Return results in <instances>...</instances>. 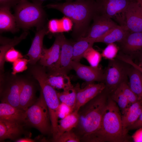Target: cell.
I'll use <instances>...</instances> for the list:
<instances>
[{
    "label": "cell",
    "mask_w": 142,
    "mask_h": 142,
    "mask_svg": "<svg viewBox=\"0 0 142 142\" xmlns=\"http://www.w3.org/2000/svg\"><path fill=\"white\" fill-rule=\"evenodd\" d=\"M45 7L58 10L72 21L73 26L72 35L75 41L85 37L90 23L96 13L93 0H77L52 3Z\"/></svg>",
    "instance_id": "1"
},
{
    "label": "cell",
    "mask_w": 142,
    "mask_h": 142,
    "mask_svg": "<svg viewBox=\"0 0 142 142\" xmlns=\"http://www.w3.org/2000/svg\"><path fill=\"white\" fill-rule=\"evenodd\" d=\"M120 109L110 98L107 102L99 129L82 141L88 142H124L129 141L124 132Z\"/></svg>",
    "instance_id": "2"
},
{
    "label": "cell",
    "mask_w": 142,
    "mask_h": 142,
    "mask_svg": "<svg viewBox=\"0 0 142 142\" xmlns=\"http://www.w3.org/2000/svg\"><path fill=\"white\" fill-rule=\"evenodd\" d=\"M108 94L105 89L79 109V122L75 128L77 135L82 141L99 128L106 106Z\"/></svg>",
    "instance_id": "3"
},
{
    "label": "cell",
    "mask_w": 142,
    "mask_h": 142,
    "mask_svg": "<svg viewBox=\"0 0 142 142\" xmlns=\"http://www.w3.org/2000/svg\"><path fill=\"white\" fill-rule=\"evenodd\" d=\"M31 73L40 85L45 101L48 108L51 124L52 134L55 139L58 133V110L60 102L57 92L48 82L45 67L35 66L31 69Z\"/></svg>",
    "instance_id": "4"
},
{
    "label": "cell",
    "mask_w": 142,
    "mask_h": 142,
    "mask_svg": "<svg viewBox=\"0 0 142 142\" xmlns=\"http://www.w3.org/2000/svg\"><path fill=\"white\" fill-rule=\"evenodd\" d=\"M14 7V16L18 27L27 29L45 25L46 16L42 5L21 0Z\"/></svg>",
    "instance_id": "5"
},
{
    "label": "cell",
    "mask_w": 142,
    "mask_h": 142,
    "mask_svg": "<svg viewBox=\"0 0 142 142\" xmlns=\"http://www.w3.org/2000/svg\"><path fill=\"white\" fill-rule=\"evenodd\" d=\"M24 124L36 128L43 134H52L49 110L41 90L39 97L26 111Z\"/></svg>",
    "instance_id": "6"
},
{
    "label": "cell",
    "mask_w": 142,
    "mask_h": 142,
    "mask_svg": "<svg viewBox=\"0 0 142 142\" xmlns=\"http://www.w3.org/2000/svg\"><path fill=\"white\" fill-rule=\"evenodd\" d=\"M130 64L117 58L109 60L104 70L105 89L111 94L123 82L127 81L128 71Z\"/></svg>",
    "instance_id": "7"
},
{
    "label": "cell",
    "mask_w": 142,
    "mask_h": 142,
    "mask_svg": "<svg viewBox=\"0 0 142 142\" xmlns=\"http://www.w3.org/2000/svg\"><path fill=\"white\" fill-rule=\"evenodd\" d=\"M96 13L115 19L120 26H126L125 12L132 0H93Z\"/></svg>",
    "instance_id": "8"
},
{
    "label": "cell",
    "mask_w": 142,
    "mask_h": 142,
    "mask_svg": "<svg viewBox=\"0 0 142 142\" xmlns=\"http://www.w3.org/2000/svg\"><path fill=\"white\" fill-rule=\"evenodd\" d=\"M73 42L67 39L65 36L64 37L62 42L59 59L52 67L48 69V73L67 74L72 69Z\"/></svg>",
    "instance_id": "9"
},
{
    "label": "cell",
    "mask_w": 142,
    "mask_h": 142,
    "mask_svg": "<svg viewBox=\"0 0 142 142\" xmlns=\"http://www.w3.org/2000/svg\"><path fill=\"white\" fill-rule=\"evenodd\" d=\"M120 53L131 59L142 52V32L129 31L124 38L118 43Z\"/></svg>",
    "instance_id": "10"
},
{
    "label": "cell",
    "mask_w": 142,
    "mask_h": 142,
    "mask_svg": "<svg viewBox=\"0 0 142 142\" xmlns=\"http://www.w3.org/2000/svg\"><path fill=\"white\" fill-rule=\"evenodd\" d=\"M74 86L76 91V100L74 111H77L81 106L101 93L105 88L103 82L87 83L82 88L78 83Z\"/></svg>",
    "instance_id": "11"
},
{
    "label": "cell",
    "mask_w": 142,
    "mask_h": 142,
    "mask_svg": "<svg viewBox=\"0 0 142 142\" xmlns=\"http://www.w3.org/2000/svg\"><path fill=\"white\" fill-rule=\"evenodd\" d=\"M93 23L85 37L95 40L103 35L118 25L111 18L97 13L94 16Z\"/></svg>",
    "instance_id": "12"
},
{
    "label": "cell",
    "mask_w": 142,
    "mask_h": 142,
    "mask_svg": "<svg viewBox=\"0 0 142 142\" xmlns=\"http://www.w3.org/2000/svg\"><path fill=\"white\" fill-rule=\"evenodd\" d=\"M72 66V69L75 71L78 77L87 83L95 82L104 83V70L100 68L85 65L79 62L73 60Z\"/></svg>",
    "instance_id": "13"
},
{
    "label": "cell",
    "mask_w": 142,
    "mask_h": 142,
    "mask_svg": "<svg viewBox=\"0 0 142 142\" xmlns=\"http://www.w3.org/2000/svg\"><path fill=\"white\" fill-rule=\"evenodd\" d=\"M125 25L129 31L142 32V8L137 0H132L125 14Z\"/></svg>",
    "instance_id": "14"
},
{
    "label": "cell",
    "mask_w": 142,
    "mask_h": 142,
    "mask_svg": "<svg viewBox=\"0 0 142 142\" xmlns=\"http://www.w3.org/2000/svg\"><path fill=\"white\" fill-rule=\"evenodd\" d=\"M64 36L62 33L56 34L55 39L50 47H43L40 59L41 66L48 69L52 67L58 61L60 56L62 42Z\"/></svg>",
    "instance_id": "15"
},
{
    "label": "cell",
    "mask_w": 142,
    "mask_h": 142,
    "mask_svg": "<svg viewBox=\"0 0 142 142\" xmlns=\"http://www.w3.org/2000/svg\"><path fill=\"white\" fill-rule=\"evenodd\" d=\"M22 79H16L1 89V102L6 103L18 108L19 107V95Z\"/></svg>",
    "instance_id": "16"
},
{
    "label": "cell",
    "mask_w": 142,
    "mask_h": 142,
    "mask_svg": "<svg viewBox=\"0 0 142 142\" xmlns=\"http://www.w3.org/2000/svg\"><path fill=\"white\" fill-rule=\"evenodd\" d=\"M37 28L31 46L26 54L29 58V63L33 65L40 59L43 47V39L49 32L48 28L45 25Z\"/></svg>",
    "instance_id": "17"
},
{
    "label": "cell",
    "mask_w": 142,
    "mask_h": 142,
    "mask_svg": "<svg viewBox=\"0 0 142 142\" xmlns=\"http://www.w3.org/2000/svg\"><path fill=\"white\" fill-rule=\"evenodd\" d=\"M26 111L8 104H0V120L12 123L24 124Z\"/></svg>",
    "instance_id": "18"
},
{
    "label": "cell",
    "mask_w": 142,
    "mask_h": 142,
    "mask_svg": "<svg viewBox=\"0 0 142 142\" xmlns=\"http://www.w3.org/2000/svg\"><path fill=\"white\" fill-rule=\"evenodd\" d=\"M37 99L33 83L28 80L22 79L19 95L20 108L26 111Z\"/></svg>",
    "instance_id": "19"
},
{
    "label": "cell",
    "mask_w": 142,
    "mask_h": 142,
    "mask_svg": "<svg viewBox=\"0 0 142 142\" xmlns=\"http://www.w3.org/2000/svg\"><path fill=\"white\" fill-rule=\"evenodd\" d=\"M127 62L130 64L127 73L128 85L132 90L142 99V72L134 64L132 60L128 59Z\"/></svg>",
    "instance_id": "20"
},
{
    "label": "cell",
    "mask_w": 142,
    "mask_h": 142,
    "mask_svg": "<svg viewBox=\"0 0 142 142\" xmlns=\"http://www.w3.org/2000/svg\"><path fill=\"white\" fill-rule=\"evenodd\" d=\"M23 131L22 124L0 120V142L7 139L15 141Z\"/></svg>",
    "instance_id": "21"
},
{
    "label": "cell",
    "mask_w": 142,
    "mask_h": 142,
    "mask_svg": "<svg viewBox=\"0 0 142 142\" xmlns=\"http://www.w3.org/2000/svg\"><path fill=\"white\" fill-rule=\"evenodd\" d=\"M126 26H118L112 28L95 40V42H101L108 44L121 42L129 32Z\"/></svg>",
    "instance_id": "22"
},
{
    "label": "cell",
    "mask_w": 142,
    "mask_h": 142,
    "mask_svg": "<svg viewBox=\"0 0 142 142\" xmlns=\"http://www.w3.org/2000/svg\"><path fill=\"white\" fill-rule=\"evenodd\" d=\"M10 8L0 7V31L14 33L18 31L15 18L11 13Z\"/></svg>",
    "instance_id": "23"
},
{
    "label": "cell",
    "mask_w": 142,
    "mask_h": 142,
    "mask_svg": "<svg viewBox=\"0 0 142 142\" xmlns=\"http://www.w3.org/2000/svg\"><path fill=\"white\" fill-rule=\"evenodd\" d=\"M67 74L61 73H47L48 83L55 89H67L73 86Z\"/></svg>",
    "instance_id": "24"
},
{
    "label": "cell",
    "mask_w": 142,
    "mask_h": 142,
    "mask_svg": "<svg viewBox=\"0 0 142 142\" xmlns=\"http://www.w3.org/2000/svg\"><path fill=\"white\" fill-rule=\"evenodd\" d=\"M95 40L86 37L80 38L73 42V60L80 62L83 58L85 52L93 47Z\"/></svg>",
    "instance_id": "25"
},
{
    "label": "cell",
    "mask_w": 142,
    "mask_h": 142,
    "mask_svg": "<svg viewBox=\"0 0 142 142\" xmlns=\"http://www.w3.org/2000/svg\"><path fill=\"white\" fill-rule=\"evenodd\" d=\"M28 34V32H25L20 36L15 37L12 39L0 37V43L1 44L0 47V69L1 71H3L4 66L5 62L4 57L7 51L11 48L14 47L18 44L22 40L24 39Z\"/></svg>",
    "instance_id": "26"
},
{
    "label": "cell",
    "mask_w": 142,
    "mask_h": 142,
    "mask_svg": "<svg viewBox=\"0 0 142 142\" xmlns=\"http://www.w3.org/2000/svg\"><path fill=\"white\" fill-rule=\"evenodd\" d=\"M78 111L74 110L64 118L58 121V133L57 139L64 133L72 130L75 128L78 123L79 117Z\"/></svg>",
    "instance_id": "27"
},
{
    "label": "cell",
    "mask_w": 142,
    "mask_h": 142,
    "mask_svg": "<svg viewBox=\"0 0 142 142\" xmlns=\"http://www.w3.org/2000/svg\"><path fill=\"white\" fill-rule=\"evenodd\" d=\"M57 94L61 103L71 107L74 110L76 100V91L74 86L62 92H57Z\"/></svg>",
    "instance_id": "28"
},
{
    "label": "cell",
    "mask_w": 142,
    "mask_h": 142,
    "mask_svg": "<svg viewBox=\"0 0 142 142\" xmlns=\"http://www.w3.org/2000/svg\"><path fill=\"white\" fill-rule=\"evenodd\" d=\"M111 99L116 104L122 115L130 105L126 97L118 87L111 94Z\"/></svg>",
    "instance_id": "29"
},
{
    "label": "cell",
    "mask_w": 142,
    "mask_h": 142,
    "mask_svg": "<svg viewBox=\"0 0 142 142\" xmlns=\"http://www.w3.org/2000/svg\"><path fill=\"white\" fill-rule=\"evenodd\" d=\"M142 111V106L135 111L124 114L121 115L123 128L124 133L127 135V128L134 123L138 119Z\"/></svg>",
    "instance_id": "30"
},
{
    "label": "cell",
    "mask_w": 142,
    "mask_h": 142,
    "mask_svg": "<svg viewBox=\"0 0 142 142\" xmlns=\"http://www.w3.org/2000/svg\"><path fill=\"white\" fill-rule=\"evenodd\" d=\"M102 57L101 54L92 47L85 52L83 58L87 60L91 66L98 67Z\"/></svg>",
    "instance_id": "31"
},
{
    "label": "cell",
    "mask_w": 142,
    "mask_h": 142,
    "mask_svg": "<svg viewBox=\"0 0 142 142\" xmlns=\"http://www.w3.org/2000/svg\"><path fill=\"white\" fill-rule=\"evenodd\" d=\"M106 47L103 50L101 55L105 59L110 60L116 58L120 50L118 46L115 43L107 44Z\"/></svg>",
    "instance_id": "32"
},
{
    "label": "cell",
    "mask_w": 142,
    "mask_h": 142,
    "mask_svg": "<svg viewBox=\"0 0 142 142\" xmlns=\"http://www.w3.org/2000/svg\"><path fill=\"white\" fill-rule=\"evenodd\" d=\"M118 87L126 97L130 105L140 99L131 89L127 81L122 82Z\"/></svg>",
    "instance_id": "33"
},
{
    "label": "cell",
    "mask_w": 142,
    "mask_h": 142,
    "mask_svg": "<svg viewBox=\"0 0 142 142\" xmlns=\"http://www.w3.org/2000/svg\"><path fill=\"white\" fill-rule=\"evenodd\" d=\"M80 138L73 131L65 132L60 135L57 139L53 140L56 142H79Z\"/></svg>",
    "instance_id": "34"
},
{
    "label": "cell",
    "mask_w": 142,
    "mask_h": 142,
    "mask_svg": "<svg viewBox=\"0 0 142 142\" xmlns=\"http://www.w3.org/2000/svg\"><path fill=\"white\" fill-rule=\"evenodd\" d=\"M29 62V59L23 58L16 60L13 63L12 74L14 75L26 70L27 69V64Z\"/></svg>",
    "instance_id": "35"
},
{
    "label": "cell",
    "mask_w": 142,
    "mask_h": 142,
    "mask_svg": "<svg viewBox=\"0 0 142 142\" xmlns=\"http://www.w3.org/2000/svg\"><path fill=\"white\" fill-rule=\"evenodd\" d=\"M23 56L18 50L14 49V47L11 48L6 53L4 59L5 61L13 63L17 59L23 58Z\"/></svg>",
    "instance_id": "36"
},
{
    "label": "cell",
    "mask_w": 142,
    "mask_h": 142,
    "mask_svg": "<svg viewBox=\"0 0 142 142\" xmlns=\"http://www.w3.org/2000/svg\"><path fill=\"white\" fill-rule=\"evenodd\" d=\"M48 29L49 32L52 33L56 34L62 33L60 19H52L48 22Z\"/></svg>",
    "instance_id": "37"
},
{
    "label": "cell",
    "mask_w": 142,
    "mask_h": 142,
    "mask_svg": "<svg viewBox=\"0 0 142 142\" xmlns=\"http://www.w3.org/2000/svg\"><path fill=\"white\" fill-rule=\"evenodd\" d=\"M74 111V109L71 107L60 102L58 110V119H61L64 118Z\"/></svg>",
    "instance_id": "38"
},
{
    "label": "cell",
    "mask_w": 142,
    "mask_h": 142,
    "mask_svg": "<svg viewBox=\"0 0 142 142\" xmlns=\"http://www.w3.org/2000/svg\"><path fill=\"white\" fill-rule=\"evenodd\" d=\"M62 32H67L70 31L73 28V23L69 18L64 16L60 19Z\"/></svg>",
    "instance_id": "39"
},
{
    "label": "cell",
    "mask_w": 142,
    "mask_h": 142,
    "mask_svg": "<svg viewBox=\"0 0 142 142\" xmlns=\"http://www.w3.org/2000/svg\"><path fill=\"white\" fill-rule=\"evenodd\" d=\"M21 0H0V7L11 8L14 7Z\"/></svg>",
    "instance_id": "40"
},
{
    "label": "cell",
    "mask_w": 142,
    "mask_h": 142,
    "mask_svg": "<svg viewBox=\"0 0 142 142\" xmlns=\"http://www.w3.org/2000/svg\"><path fill=\"white\" fill-rule=\"evenodd\" d=\"M142 127V111L138 119L133 124L129 126L126 129V131L138 129Z\"/></svg>",
    "instance_id": "41"
},
{
    "label": "cell",
    "mask_w": 142,
    "mask_h": 142,
    "mask_svg": "<svg viewBox=\"0 0 142 142\" xmlns=\"http://www.w3.org/2000/svg\"><path fill=\"white\" fill-rule=\"evenodd\" d=\"M131 138L134 142H142V127L137 129Z\"/></svg>",
    "instance_id": "42"
},
{
    "label": "cell",
    "mask_w": 142,
    "mask_h": 142,
    "mask_svg": "<svg viewBox=\"0 0 142 142\" xmlns=\"http://www.w3.org/2000/svg\"><path fill=\"white\" fill-rule=\"evenodd\" d=\"M16 142H34L35 140L29 137L19 138L16 140Z\"/></svg>",
    "instance_id": "43"
},
{
    "label": "cell",
    "mask_w": 142,
    "mask_h": 142,
    "mask_svg": "<svg viewBox=\"0 0 142 142\" xmlns=\"http://www.w3.org/2000/svg\"><path fill=\"white\" fill-rule=\"evenodd\" d=\"M136 58L138 59L137 63H134L139 67L142 68V52L140 53Z\"/></svg>",
    "instance_id": "44"
},
{
    "label": "cell",
    "mask_w": 142,
    "mask_h": 142,
    "mask_svg": "<svg viewBox=\"0 0 142 142\" xmlns=\"http://www.w3.org/2000/svg\"><path fill=\"white\" fill-rule=\"evenodd\" d=\"M32 2L34 3H35L38 4L42 5V4L43 2L46 0H31Z\"/></svg>",
    "instance_id": "45"
},
{
    "label": "cell",
    "mask_w": 142,
    "mask_h": 142,
    "mask_svg": "<svg viewBox=\"0 0 142 142\" xmlns=\"http://www.w3.org/2000/svg\"><path fill=\"white\" fill-rule=\"evenodd\" d=\"M142 8V0H137Z\"/></svg>",
    "instance_id": "46"
},
{
    "label": "cell",
    "mask_w": 142,
    "mask_h": 142,
    "mask_svg": "<svg viewBox=\"0 0 142 142\" xmlns=\"http://www.w3.org/2000/svg\"><path fill=\"white\" fill-rule=\"evenodd\" d=\"M66 1V2H71L73 1H76V0H65Z\"/></svg>",
    "instance_id": "47"
}]
</instances>
